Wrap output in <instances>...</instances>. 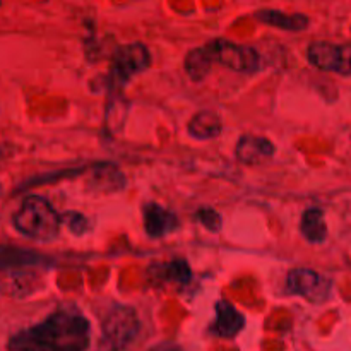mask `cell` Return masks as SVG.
Masks as SVG:
<instances>
[{
  "instance_id": "obj_3",
  "label": "cell",
  "mask_w": 351,
  "mask_h": 351,
  "mask_svg": "<svg viewBox=\"0 0 351 351\" xmlns=\"http://www.w3.org/2000/svg\"><path fill=\"white\" fill-rule=\"evenodd\" d=\"M139 331L136 312L125 305H117L101 324L98 351H122Z\"/></svg>"
},
{
  "instance_id": "obj_15",
  "label": "cell",
  "mask_w": 351,
  "mask_h": 351,
  "mask_svg": "<svg viewBox=\"0 0 351 351\" xmlns=\"http://www.w3.org/2000/svg\"><path fill=\"white\" fill-rule=\"evenodd\" d=\"M211 60L206 55L204 48H195V50L189 51L185 57V71L191 75L194 81H201L211 71Z\"/></svg>"
},
{
  "instance_id": "obj_5",
  "label": "cell",
  "mask_w": 351,
  "mask_h": 351,
  "mask_svg": "<svg viewBox=\"0 0 351 351\" xmlns=\"http://www.w3.org/2000/svg\"><path fill=\"white\" fill-rule=\"evenodd\" d=\"M151 65L149 50L144 43H129L117 48L112 58L108 81L113 88L125 86L134 75L144 72Z\"/></svg>"
},
{
  "instance_id": "obj_10",
  "label": "cell",
  "mask_w": 351,
  "mask_h": 351,
  "mask_svg": "<svg viewBox=\"0 0 351 351\" xmlns=\"http://www.w3.org/2000/svg\"><path fill=\"white\" fill-rule=\"evenodd\" d=\"M273 153L274 146L264 137L242 136L237 144V158L247 165L266 160V158L273 156Z\"/></svg>"
},
{
  "instance_id": "obj_4",
  "label": "cell",
  "mask_w": 351,
  "mask_h": 351,
  "mask_svg": "<svg viewBox=\"0 0 351 351\" xmlns=\"http://www.w3.org/2000/svg\"><path fill=\"white\" fill-rule=\"evenodd\" d=\"M202 48L211 64L216 62L240 74H254L259 71V51L252 47H243L228 40H213Z\"/></svg>"
},
{
  "instance_id": "obj_6",
  "label": "cell",
  "mask_w": 351,
  "mask_h": 351,
  "mask_svg": "<svg viewBox=\"0 0 351 351\" xmlns=\"http://www.w3.org/2000/svg\"><path fill=\"white\" fill-rule=\"evenodd\" d=\"M307 58L321 71L351 75V41L341 45L315 41L307 48Z\"/></svg>"
},
{
  "instance_id": "obj_2",
  "label": "cell",
  "mask_w": 351,
  "mask_h": 351,
  "mask_svg": "<svg viewBox=\"0 0 351 351\" xmlns=\"http://www.w3.org/2000/svg\"><path fill=\"white\" fill-rule=\"evenodd\" d=\"M14 228L38 242H51L60 232L62 216L43 195H27L12 216Z\"/></svg>"
},
{
  "instance_id": "obj_17",
  "label": "cell",
  "mask_w": 351,
  "mask_h": 351,
  "mask_svg": "<svg viewBox=\"0 0 351 351\" xmlns=\"http://www.w3.org/2000/svg\"><path fill=\"white\" fill-rule=\"evenodd\" d=\"M197 218H199V221L206 226V228L213 230V232L219 230V226H221L219 215L216 211H213V209H201V211L197 213Z\"/></svg>"
},
{
  "instance_id": "obj_16",
  "label": "cell",
  "mask_w": 351,
  "mask_h": 351,
  "mask_svg": "<svg viewBox=\"0 0 351 351\" xmlns=\"http://www.w3.org/2000/svg\"><path fill=\"white\" fill-rule=\"evenodd\" d=\"M160 269V278L163 281H175V283H187L191 280V269L185 263L175 261V263L158 266Z\"/></svg>"
},
{
  "instance_id": "obj_11",
  "label": "cell",
  "mask_w": 351,
  "mask_h": 351,
  "mask_svg": "<svg viewBox=\"0 0 351 351\" xmlns=\"http://www.w3.org/2000/svg\"><path fill=\"white\" fill-rule=\"evenodd\" d=\"M45 261L47 259L34 250L19 249V247H0V271L38 266Z\"/></svg>"
},
{
  "instance_id": "obj_1",
  "label": "cell",
  "mask_w": 351,
  "mask_h": 351,
  "mask_svg": "<svg viewBox=\"0 0 351 351\" xmlns=\"http://www.w3.org/2000/svg\"><path fill=\"white\" fill-rule=\"evenodd\" d=\"M91 343L88 319L74 311H58L43 322L10 336L9 351H86Z\"/></svg>"
},
{
  "instance_id": "obj_7",
  "label": "cell",
  "mask_w": 351,
  "mask_h": 351,
  "mask_svg": "<svg viewBox=\"0 0 351 351\" xmlns=\"http://www.w3.org/2000/svg\"><path fill=\"white\" fill-rule=\"evenodd\" d=\"M287 287L290 293L300 295L312 304H322L331 295L332 283L329 278L322 276L317 271L298 267V269L290 271L287 278Z\"/></svg>"
},
{
  "instance_id": "obj_12",
  "label": "cell",
  "mask_w": 351,
  "mask_h": 351,
  "mask_svg": "<svg viewBox=\"0 0 351 351\" xmlns=\"http://www.w3.org/2000/svg\"><path fill=\"white\" fill-rule=\"evenodd\" d=\"M256 17L263 23L287 31H302L308 26V17L304 14H287L281 10H259Z\"/></svg>"
},
{
  "instance_id": "obj_8",
  "label": "cell",
  "mask_w": 351,
  "mask_h": 351,
  "mask_svg": "<svg viewBox=\"0 0 351 351\" xmlns=\"http://www.w3.org/2000/svg\"><path fill=\"white\" fill-rule=\"evenodd\" d=\"M143 215L144 230L153 239L168 235V233L175 232L178 228V218L175 216V213L163 208V206L156 204V202H147V204H144Z\"/></svg>"
},
{
  "instance_id": "obj_18",
  "label": "cell",
  "mask_w": 351,
  "mask_h": 351,
  "mask_svg": "<svg viewBox=\"0 0 351 351\" xmlns=\"http://www.w3.org/2000/svg\"><path fill=\"white\" fill-rule=\"evenodd\" d=\"M147 351H184V350H182L178 345H175V343H160V345L153 346V348Z\"/></svg>"
},
{
  "instance_id": "obj_14",
  "label": "cell",
  "mask_w": 351,
  "mask_h": 351,
  "mask_svg": "<svg viewBox=\"0 0 351 351\" xmlns=\"http://www.w3.org/2000/svg\"><path fill=\"white\" fill-rule=\"evenodd\" d=\"M189 132L197 139H211L221 132V120L215 112H201L191 120Z\"/></svg>"
},
{
  "instance_id": "obj_9",
  "label": "cell",
  "mask_w": 351,
  "mask_h": 351,
  "mask_svg": "<svg viewBox=\"0 0 351 351\" xmlns=\"http://www.w3.org/2000/svg\"><path fill=\"white\" fill-rule=\"evenodd\" d=\"M245 319L228 302L221 300L216 304V321L213 322L209 331L218 338H235L242 331Z\"/></svg>"
},
{
  "instance_id": "obj_13",
  "label": "cell",
  "mask_w": 351,
  "mask_h": 351,
  "mask_svg": "<svg viewBox=\"0 0 351 351\" xmlns=\"http://www.w3.org/2000/svg\"><path fill=\"white\" fill-rule=\"evenodd\" d=\"M302 235L312 243H322L328 237V225L324 221V211L319 208H311L304 213L300 221Z\"/></svg>"
}]
</instances>
